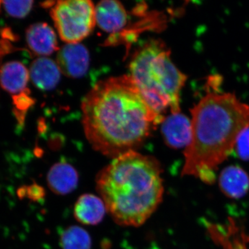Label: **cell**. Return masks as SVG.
I'll use <instances>...</instances> for the list:
<instances>
[{
  "label": "cell",
  "instance_id": "1",
  "mask_svg": "<svg viewBox=\"0 0 249 249\" xmlns=\"http://www.w3.org/2000/svg\"><path fill=\"white\" fill-rule=\"evenodd\" d=\"M81 107L88 142L111 159L136 151L164 120L149 106L129 75L101 80Z\"/></svg>",
  "mask_w": 249,
  "mask_h": 249
},
{
  "label": "cell",
  "instance_id": "2",
  "mask_svg": "<svg viewBox=\"0 0 249 249\" xmlns=\"http://www.w3.org/2000/svg\"><path fill=\"white\" fill-rule=\"evenodd\" d=\"M191 114L192 139L182 174L212 183L214 170L231 154L239 134L249 124V106L232 93H210Z\"/></svg>",
  "mask_w": 249,
  "mask_h": 249
},
{
  "label": "cell",
  "instance_id": "3",
  "mask_svg": "<svg viewBox=\"0 0 249 249\" xmlns=\"http://www.w3.org/2000/svg\"><path fill=\"white\" fill-rule=\"evenodd\" d=\"M162 172L155 157L130 151L98 173L96 190L116 224L140 227L155 213L163 199Z\"/></svg>",
  "mask_w": 249,
  "mask_h": 249
},
{
  "label": "cell",
  "instance_id": "4",
  "mask_svg": "<svg viewBox=\"0 0 249 249\" xmlns=\"http://www.w3.org/2000/svg\"><path fill=\"white\" fill-rule=\"evenodd\" d=\"M134 83L152 110L161 119L170 111L180 112V91L186 76L174 65L170 50L160 40L148 41L134 53L129 63Z\"/></svg>",
  "mask_w": 249,
  "mask_h": 249
},
{
  "label": "cell",
  "instance_id": "5",
  "mask_svg": "<svg viewBox=\"0 0 249 249\" xmlns=\"http://www.w3.org/2000/svg\"><path fill=\"white\" fill-rule=\"evenodd\" d=\"M96 6L89 0L59 1L51 16L60 38L67 44H78L91 34L96 24Z\"/></svg>",
  "mask_w": 249,
  "mask_h": 249
},
{
  "label": "cell",
  "instance_id": "6",
  "mask_svg": "<svg viewBox=\"0 0 249 249\" xmlns=\"http://www.w3.org/2000/svg\"><path fill=\"white\" fill-rule=\"evenodd\" d=\"M57 64L65 76L80 78L84 76L89 68V52L80 44H68L59 52Z\"/></svg>",
  "mask_w": 249,
  "mask_h": 249
},
{
  "label": "cell",
  "instance_id": "7",
  "mask_svg": "<svg viewBox=\"0 0 249 249\" xmlns=\"http://www.w3.org/2000/svg\"><path fill=\"white\" fill-rule=\"evenodd\" d=\"M161 133L166 145L171 148L188 147L192 139L191 121L181 113L171 114L161 123Z\"/></svg>",
  "mask_w": 249,
  "mask_h": 249
},
{
  "label": "cell",
  "instance_id": "8",
  "mask_svg": "<svg viewBox=\"0 0 249 249\" xmlns=\"http://www.w3.org/2000/svg\"><path fill=\"white\" fill-rule=\"evenodd\" d=\"M29 76V70L21 62H6L0 66V85L12 97L30 92L27 88Z\"/></svg>",
  "mask_w": 249,
  "mask_h": 249
},
{
  "label": "cell",
  "instance_id": "9",
  "mask_svg": "<svg viewBox=\"0 0 249 249\" xmlns=\"http://www.w3.org/2000/svg\"><path fill=\"white\" fill-rule=\"evenodd\" d=\"M96 21L103 31L115 34L127 22V14L124 6L115 0H104L96 6Z\"/></svg>",
  "mask_w": 249,
  "mask_h": 249
},
{
  "label": "cell",
  "instance_id": "10",
  "mask_svg": "<svg viewBox=\"0 0 249 249\" xmlns=\"http://www.w3.org/2000/svg\"><path fill=\"white\" fill-rule=\"evenodd\" d=\"M47 184L51 191L55 194H70L78 186V172L74 167L67 162L55 163L47 174Z\"/></svg>",
  "mask_w": 249,
  "mask_h": 249
},
{
  "label": "cell",
  "instance_id": "11",
  "mask_svg": "<svg viewBox=\"0 0 249 249\" xmlns=\"http://www.w3.org/2000/svg\"><path fill=\"white\" fill-rule=\"evenodd\" d=\"M28 47L36 55H49L58 49L56 36L46 23H36L26 31Z\"/></svg>",
  "mask_w": 249,
  "mask_h": 249
},
{
  "label": "cell",
  "instance_id": "12",
  "mask_svg": "<svg viewBox=\"0 0 249 249\" xmlns=\"http://www.w3.org/2000/svg\"><path fill=\"white\" fill-rule=\"evenodd\" d=\"M107 210L104 201L92 194L80 196L74 206L76 220L85 225H96L102 222Z\"/></svg>",
  "mask_w": 249,
  "mask_h": 249
},
{
  "label": "cell",
  "instance_id": "13",
  "mask_svg": "<svg viewBox=\"0 0 249 249\" xmlns=\"http://www.w3.org/2000/svg\"><path fill=\"white\" fill-rule=\"evenodd\" d=\"M219 184L221 191L228 197L240 199L248 193L249 176L241 167L230 165L219 175Z\"/></svg>",
  "mask_w": 249,
  "mask_h": 249
},
{
  "label": "cell",
  "instance_id": "14",
  "mask_svg": "<svg viewBox=\"0 0 249 249\" xmlns=\"http://www.w3.org/2000/svg\"><path fill=\"white\" fill-rule=\"evenodd\" d=\"M60 73L58 64L44 57L33 62L29 72L33 83L38 89L42 90L55 88L60 81Z\"/></svg>",
  "mask_w": 249,
  "mask_h": 249
},
{
  "label": "cell",
  "instance_id": "15",
  "mask_svg": "<svg viewBox=\"0 0 249 249\" xmlns=\"http://www.w3.org/2000/svg\"><path fill=\"white\" fill-rule=\"evenodd\" d=\"M91 244L88 232L78 226L67 228L60 237L62 249H91Z\"/></svg>",
  "mask_w": 249,
  "mask_h": 249
},
{
  "label": "cell",
  "instance_id": "16",
  "mask_svg": "<svg viewBox=\"0 0 249 249\" xmlns=\"http://www.w3.org/2000/svg\"><path fill=\"white\" fill-rule=\"evenodd\" d=\"M33 1H0V8L2 7L9 16L16 18L26 17L32 9Z\"/></svg>",
  "mask_w": 249,
  "mask_h": 249
},
{
  "label": "cell",
  "instance_id": "17",
  "mask_svg": "<svg viewBox=\"0 0 249 249\" xmlns=\"http://www.w3.org/2000/svg\"><path fill=\"white\" fill-rule=\"evenodd\" d=\"M235 148L239 158L244 160H249V124L239 134Z\"/></svg>",
  "mask_w": 249,
  "mask_h": 249
},
{
  "label": "cell",
  "instance_id": "18",
  "mask_svg": "<svg viewBox=\"0 0 249 249\" xmlns=\"http://www.w3.org/2000/svg\"><path fill=\"white\" fill-rule=\"evenodd\" d=\"M28 196L33 200H38L45 196V190L37 184H33L28 187Z\"/></svg>",
  "mask_w": 249,
  "mask_h": 249
}]
</instances>
